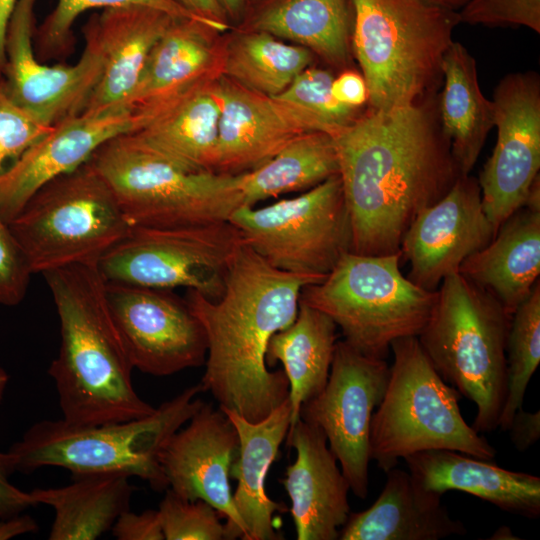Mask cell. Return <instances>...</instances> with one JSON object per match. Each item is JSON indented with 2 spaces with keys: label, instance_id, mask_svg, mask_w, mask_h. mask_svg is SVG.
Instances as JSON below:
<instances>
[{
  "label": "cell",
  "instance_id": "cell-1",
  "mask_svg": "<svg viewBox=\"0 0 540 540\" xmlns=\"http://www.w3.org/2000/svg\"><path fill=\"white\" fill-rule=\"evenodd\" d=\"M429 96L360 115L334 137L352 252L400 253L404 234L461 175Z\"/></svg>",
  "mask_w": 540,
  "mask_h": 540
},
{
  "label": "cell",
  "instance_id": "cell-2",
  "mask_svg": "<svg viewBox=\"0 0 540 540\" xmlns=\"http://www.w3.org/2000/svg\"><path fill=\"white\" fill-rule=\"evenodd\" d=\"M318 280L279 270L244 243L220 298L188 290L185 299L207 339L200 384L219 403L251 422L268 416L289 396L283 370L270 371L271 337L296 319L303 287Z\"/></svg>",
  "mask_w": 540,
  "mask_h": 540
},
{
  "label": "cell",
  "instance_id": "cell-3",
  "mask_svg": "<svg viewBox=\"0 0 540 540\" xmlns=\"http://www.w3.org/2000/svg\"><path fill=\"white\" fill-rule=\"evenodd\" d=\"M60 323V347L48 373L62 419L75 425L123 422L151 415L132 382L133 362L110 312L97 263L42 274Z\"/></svg>",
  "mask_w": 540,
  "mask_h": 540
},
{
  "label": "cell",
  "instance_id": "cell-4",
  "mask_svg": "<svg viewBox=\"0 0 540 540\" xmlns=\"http://www.w3.org/2000/svg\"><path fill=\"white\" fill-rule=\"evenodd\" d=\"M511 318L489 292L455 272L437 289L433 311L417 336L440 377L476 405L472 427L480 434L499 426Z\"/></svg>",
  "mask_w": 540,
  "mask_h": 540
},
{
  "label": "cell",
  "instance_id": "cell-5",
  "mask_svg": "<svg viewBox=\"0 0 540 540\" xmlns=\"http://www.w3.org/2000/svg\"><path fill=\"white\" fill-rule=\"evenodd\" d=\"M351 46L372 110L415 104L442 76L458 13L434 0H350Z\"/></svg>",
  "mask_w": 540,
  "mask_h": 540
},
{
  "label": "cell",
  "instance_id": "cell-6",
  "mask_svg": "<svg viewBox=\"0 0 540 540\" xmlns=\"http://www.w3.org/2000/svg\"><path fill=\"white\" fill-rule=\"evenodd\" d=\"M202 385L186 388L148 416L123 422L75 425L60 420L33 424L8 450L16 471L47 466L75 474L121 473L138 477L152 489H168L160 454L172 437L205 402Z\"/></svg>",
  "mask_w": 540,
  "mask_h": 540
},
{
  "label": "cell",
  "instance_id": "cell-7",
  "mask_svg": "<svg viewBox=\"0 0 540 540\" xmlns=\"http://www.w3.org/2000/svg\"><path fill=\"white\" fill-rule=\"evenodd\" d=\"M131 228L228 221L243 205L238 175L191 169L135 132L115 136L89 158Z\"/></svg>",
  "mask_w": 540,
  "mask_h": 540
},
{
  "label": "cell",
  "instance_id": "cell-8",
  "mask_svg": "<svg viewBox=\"0 0 540 540\" xmlns=\"http://www.w3.org/2000/svg\"><path fill=\"white\" fill-rule=\"evenodd\" d=\"M384 396L372 415L370 458L385 473L399 459L450 449L492 461L496 449L464 420L460 393L437 373L418 337L394 340Z\"/></svg>",
  "mask_w": 540,
  "mask_h": 540
},
{
  "label": "cell",
  "instance_id": "cell-9",
  "mask_svg": "<svg viewBox=\"0 0 540 540\" xmlns=\"http://www.w3.org/2000/svg\"><path fill=\"white\" fill-rule=\"evenodd\" d=\"M400 258L348 252L323 281L303 287L300 301L328 315L353 348L386 359L394 340L420 334L437 300V290L401 273Z\"/></svg>",
  "mask_w": 540,
  "mask_h": 540
},
{
  "label": "cell",
  "instance_id": "cell-10",
  "mask_svg": "<svg viewBox=\"0 0 540 540\" xmlns=\"http://www.w3.org/2000/svg\"><path fill=\"white\" fill-rule=\"evenodd\" d=\"M9 226L33 274L97 263L131 229L88 161L37 190Z\"/></svg>",
  "mask_w": 540,
  "mask_h": 540
},
{
  "label": "cell",
  "instance_id": "cell-11",
  "mask_svg": "<svg viewBox=\"0 0 540 540\" xmlns=\"http://www.w3.org/2000/svg\"><path fill=\"white\" fill-rule=\"evenodd\" d=\"M273 267L323 281L352 252V229L339 174L298 197L261 208L241 205L228 220Z\"/></svg>",
  "mask_w": 540,
  "mask_h": 540
},
{
  "label": "cell",
  "instance_id": "cell-12",
  "mask_svg": "<svg viewBox=\"0 0 540 540\" xmlns=\"http://www.w3.org/2000/svg\"><path fill=\"white\" fill-rule=\"evenodd\" d=\"M245 243L229 221L174 227L131 228L97 262L105 281L221 297L229 267Z\"/></svg>",
  "mask_w": 540,
  "mask_h": 540
},
{
  "label": "cell",
  "instance_id": "cell-13",
  "mask_svg": "<svg viewBox=\"0 0 540 540\" xmlns=\"http://www.w3.org/2000/svg\"><path fill=\"white\" fill-rule=\"evenodd\" d=\"M389 371L385 359L337 341L325 387L300 408V418L324 432L350 491L360 499L369 492L370 426Z\"/></svg>",
  "mask_w": 540,
  "mask_h": 540
},
{
  "label": "cell",
  "instance_id": "cell-14",
  "mask_svg": "<svg viewBox=\"0 0 540 540\" xmlns=\"http://www.w3.org/2000/svg\"><path fill=\"white\" fill-rule=\"evenodd\" d=\"M37 0H18L5 40L2 78L10 99L48 126L82 114L100 79L102 56L94 34L83 27L85 47L76 64L47 65L34 50Z\"/></svg>",
  "mask_w": 540,
  "mask_h": 540
},
{
  "label": "cell",
  "instance_id": "cell-15",
  "mask_svg": "<svg viewBox=\"0 0 540 540\" xmlns=\"http://www.w3.org/2000/svg\"><path fill=\"white\" fill-rule=\"evenodd\" d=\"M105 291L134 368L163 377L205 364L206 334L186 300L127 283L106 281Z\"/></svg>",
  "mask_w": 540,
  "mask_h": 540
},
{
  "label": "cell",
  "instance_id": "cell-16",
  "mask_svg": "<svg viewBox=\"0 0 540 540\" xmlns=\"http://www.w3.org/2000/svg\"><path fill=\"white\" fill-rule=\"evenodd\" d=\"M497 142L479 176L483 209L495 231L524 205L540 169V81L534 72L513 73L493 100Z\"/></svg>",
  "mask_w": 540,
  "mask_h": 540
},
{
  "label": "cell",
  "instance_id": "cell-17",
  "mask_svg": "<svg viewBox=\"0 0 540 540\" xmlns=\"http://www.w3.org/2000/svg\"><path fill=\"white\" fill-rule=\"evenodd\" d=\"M238 448L231 420L220 408L204 403L169 439L160 463L169 489L192 501H206L226 518V539L246 540L229 481Z\"/></svg>",
  "mask_w": 540,
  "mask_h": 540
},
{
  "label": "cell",
  "instance_id": "cell-18",
  "mask_svg": "<svg viewBox=\"0 0 540 540\" xmlns=\"http://www.w3.org/2000/svg\"><path fill=\"white\" fill-rule=\"evenodd\" d=\"M496 231L482 205L476 178L460 175L448 193L424 209L403 236L400 254L410 263L407 276L436 291L470 255L485 247Z\"/></svg>",
  "mask_w": 540,
  "mask_h": 540
},
{
  "label": "cell",
  "instance_id": "cell-19",
  "mask_svg": "<svg viewBox=\"0 0 540 540\" xmlns=\"http://www.w3.org/2000/svg\"><path fill=\"white\" fill-rule=\"evenodd\" d=\"M151 117L124 107L57 124L0 175V215L9 223L46 183L86 163L107 140L139 130Z\"/></svg>",
  "mask_w": 540,
  "mask_h": 540
},
{
  "label": "cell",
  "instance_id": "cell-20",
  "mask_svg": "<svg viewBox=\"0 0 540 540\" xmlns=\"http://www.w3.org/2000/svg\"><path fill=\"white\" fill-rule=\"evenodd\" d=\"M287 446L296 451L281 479L291 501L297 540H337L351 511L349 483L316 425L301 418L289 428Z\"/></svg>",
  "mask_w": 540,
  "mask_h": 540
},
{
  "label": "cell",
  "instance_id": "cell-21",
  "mask_svg": "<svg viewBox=\"0 0 540 540\" xmlns=\"http://www.w3.org/2000/svg\"><path fill=\"white\" fill-rule=\"evenodd\" d=\"M216 93L221 111L214 172L236 175L253 170L297 136L312 131L285 103L223 75L217 79Z\"/></svg>",
  "mask_w": 540,
  "mask_h": 540
},
{
  "label": "cell",
  "instance_id": "cell-22",
  "mask_svg": "<svg viewBox=\"0 0 540 540\" xmlns=\"http://www.w3.org/2000/svg\"><path fill=\"white\" fill-rule=\"evenodd\" d=\"M174 19L143 5L105 8L90 17L85 27L98 42L102 72L82 114L131 107L148 56Z\"/></svg>",
  "mask_w": 540,
  "mask_h": 540
},
{
  "label": "cell",
  "instance_id": "cell-23",
  "mask_svg": "<svg viewBox=\"0 0 540 540\" xmlns=\"http://www.w3.org/2000/svg\"><path fill=\"white\" fill-rule=\"evenodd\" d=\"M220 34L196 19H174L153 46L130 106L154 116L187 90L219 77Z\"/></svg>",
  "mask_w": 540,
  "mask_h": 540
},
{
  "label": "cell",
  "instance_id": "cell-24",
  "mask_svg": "<svg viewBox=\"0 0 540 540\" xmlns=\"http://www.w3.org/2000/svg\"><path fill=\"white\" fill-rule=\"evenodd\" d=\"M408 471L424 489L443 495L450 490L471 494L504 512L537 519L540 477L507 470L450 449H430L404 458Z\"/></svg>",
  "mask_w": 540,
  "mask_h": 540
},
{
  "label": "cell",
  "instance_id": "cell-25",
  "mask_svg": "<svg viewBox=\"0 0 540 540\" xmlns=\"http://www.w3.org/2000/svg\"><path fill=\"white\" fill-rule=\"evenodd\" d=\"M376 501L350 513L341 540H439L467 533L441 502L442 495L422 488L409 471L388 470Z\"/></svg>",
  "mask_w": 540,
  "mask_h": 540
},
{
  "label": "cell",
  "instance_id": "cell-26",
  "mask_svg": "<svg viewBox=\"0 0 540 540\" xmlns=\"http://www.w3.org/2000/svg\"><path fill=\"white\" fill-rule=\"evenodd\" d=\"M221 410L233 423L239 439L238 459L232 470L238 481L233 501L245 526L246 540H281L282 534L275 529L274 513H284L287 507L268 496L265 480L290 427V399L286 398L258 422Z\"/></svg>",
  "mask_w": 540,
  "mask_h": 540
},
{
  "label": "cell",
  "instance_id": "cell-27",
  "mask_svg": "<svg viewBox=\"0 0 540 540\" xmlns=\"http://www.w3.org/2000/svg\"><path fill=\"white\" fill-rule=\"evenodd\" d=\"M461 275L489 292L512 315L540 275V210L522 206L492 240L461 264Z\"/></svg>",
  "mask_w": 540,
  "mask_h": 540
},
{
  "label": "cell",
  "instance_id": "cell-28",
  "mask_svg": "<svg viewBox=\"0 0 540 540\" xmlns=\"http://www.w3.org/2000/svg\"><path fill=\"white\" fill-rule=\"evenodd\" d=\"M121 473L72 475V482L54 488L29 491L35 505L53 508L50 540H94L110 530L129 509L133 487Z\"/></svg>",
  "mask_w": 540,
  "mask_h": 540
},
{
  "label": "cell",
  "instance_id": "cell-29",
  "mask_svg": "<svg viewBox=\"0 0 540 540\" xmlns=\"http://www.w3.org/2000/svg\"><path fill=\"white\" fill-rule=\"evenodd\" d=\"M441 71L444 78L438 106L441 128L460 174L468 175L494 127V104L483 95L476 62L461 43L450 44Z\"/></svg>",
  "mask_w": 540,
  "mask_h": 540
},
{
  "label": "cell",
  "instance_id": "cell-30",
  "mask_svg": "<svg viewBox=\"0 0 540 540\" xmlns=\"http://www.w3.org/2000/svg\"><path fill=\"white\" fill-rule=\"evenodd\" d=\"M217 79L187 90L134 132L185 166L214 172L221 111Z\"/></svg>",
  "mask_w": 540,
  "mask_h": 540
},
{
  "label": "cell",
  "instance_id": "cell-31",
  "mask_svg": "<svg viewBox=\"0 0 540 540\" xmlns=\"http://www.w3.org/2000/svg\"><path fill=\"white\" fill-rule=\"evenodd\" d=\"M336 330L328 315L299 301L294 322L269 341L266 363L274 366L280 362L289 382L290 427L300 419L302 404L320 393L328 381L338 341Z\"/></svg>",
  "mask_w": 540,
  "mask_h": 540
},
{
  "label": "cell",
  "instance_id": "cell-32",
  "mask_svg": "<svg viewBox=\"0 0 540 540\" xmlns=\"http://www.w3.org/2000/svg\"><path fill=\"white\" fill-rule=\"evenodd\" d=\"M352 23L350 0H266L247 29L291 41L344 67L350 57Z\"/></svg>",
  "mask_w": 540,
  "mask_h": 540
},
{
  "label": "cell",
  "instance_id": "cell-33",
  "mask_svg": "<svg viewBox=\"0 0 540 540\" xmlns=\"http://www.w3.org/2000/svg\"><path fill=\"white\" fill-rule=\"evenodd\" d=\"M339 174L334 137L326 132L303 133L261 166L238 175L243 205L282 194L307 191Z\"/></svg>",
  "mask_w": 540,
  "mask_h": 540
},
{
  "label": "cell",
  "instance_id": "cell-34",
  "mask_svg": "<svg viewBox=\"0 0 540 540\" xmlns=\"http://www.w3.org/2000/svg\"><path fill=\"white\" fill-rule=\"evenodd\" d=\"M313 60L300 45L257 30L246 29L223 45L221 75L253 92L281 94Z\"/></svg>",
  "mask_w": 540,
  "mask_h": 540
},
{
  "label": "cell",
  "instance_id": "cell-35",
  "mask_svg": "<svg viewBox=\"0 0 540 540\" xmlns=\"http://www.w3.org/2000/svg\"><path fill=\"white\" fill-rule=\"evenodd\" d=\"M540 363V283L512 314L507 347V394L499 419L506 431L514 414L523 408L531 377Z\"/></svg>",
  "mask_w": 540,
  "mask_h": 540
},
{
  "label": "cell",
  "instance_id": "cell-36",
  "mask_svg": "<svg viewBox=\"0 0 540 540\" xmlns=\"http://www.w3.org/2000/svg\"><path fill=\"white\" fill-rule=\"evenodd\" d=\"M129 5H143L164 11L176 18L205 20L190 13L173 0H57L53 10L35 29L34 50L39 61L64 59L74 50L73 25L84 12ZM213 28V27H212Z\"/></svg>",
  "mask_w": 540,
  "mask_h": 540
},
{
  "label": "cell",
  "instance_id": "cell-37",
  "mask_svg": "<svg viewBox=\"0 0 540 540\" xmlns=\"http://www.w3.org/2000/svg\"><path fill=\"white\" fill-rule=\"evenodd\" d=\"M331 72L308 67L279 95L278 100L299 114L312 131L335 136L360 115L359 109L340 103L332 93Z\"/></svg>",
  "mask_w": 540,
  "mask_h": 540
},
{
  "label": "cell",
  "instance_id": "cell-38",
  "mask_svg": "<svg viewBox=\"0 0 540 540\" xmlns=\"http://www.w3.org/2000/svg\"><path fill=\"white\" fill-rule=\"evenodd\" d=\"M158 513L165 540L226 539L222 514L204 500L192 501L168 488Z\"/></svg>",
  "mask_w": 540,
  "mask_h": 540
},
{
  "label": "cell",
  "instance_id": "cell-39",
  "mask_svg": "<svg viewBox=\"0 0 540 540\" xmlns=\"http://www.w3.org/2000/svg\"><path fill=\"white\" fill-rule=\"evenodd\" d=\"M53 127L16 105L8 96L0 74V175Z\"/></svg>",
  "mask_w": 540,
  "mask_h": 540
},
{
  "label": "cell",
  "instance_id": "cell-40",
  "mask_svg": "<svg viewBox=\"0 0 540 540\" xmlns=\"http://www.w3.org/2000/svg\"><path fill=\"white\" fill-rule=\"evenodd\" d=\"M457 13L459 23L525 27L540 33V0H468Z\"/></svg>",
  "mask_w": 540,
  "mask_h": 540
},
{
  "label": "cell",
  "instance_id": "cell-41",
  "mask_svg": "<svg viewBox=\"0 0 540 540\" xmlns=\"http://www.w3.org/2000/svg\"><path fill=\"white\" fill-rule=\"evenodd\" d=\"M33 275L9 223L0 215V305L16 306L26 296Z\"/></svg>",
  "mask_w": 540,
  "mask_h": 540
},
{
  "label": "cell",
  "instance_id": "cell-42",
  "mask_svg": "<svg viewBox=\"0 0 540 540\" xmlns=\"http://www.w3.org/2000/svg\"><path fill=\"white\" fill-rule=\"evenodd\" d=\"M118 540H164L158 510H147L140 514L124 511L112 528Z\"/></svg>",
  "mask_w": 540,
  "mask_h": 540
},
{
  "label": "cell",
  "instance_id": "cell-43",
  "mask_svg": "<svg viewBox=\"0 0 540 540\" xmlns=\"http://www.w3.org/2000/svg\"><path fill=\"white\" fill-rule=\"evenodd\" d=\"M16 471L14 458L0 451V517H11L34 506L29 492L22 491L10 482Z\"/></svg>",
  "mask_w": 540,
  "mask_h": 540
},
{
  "label": "cell",
  "instance_id": "cell-44",
  "mask_svg": "<svg viewBox=\"0 0 540 540\" xmlns=\"http://www.w3.org/2000/svg\"><path fill=\"white\" fill-rule=\"evenodd\" d=\"M514 447L524 452L540 438V411L527 412L523 408L516 411L507 430Z\"/></svg>",
  "mask_w": 540,
  "mask_h": 540
},
{
  "label": "cell",
  "instance_id": "cell-45",
  "mask_svg": "<svg viewBox=\"0 0 540 540\" xmlns=\"http://www.w3.org/2000/svg\"><path fill=\"white\" fill-rule=\"evenodd\" d=\"M332 93L340 103L360 108L368 102V89L362 75L354 71H344L332 82Z\"/></svg>",
  "mask_w": 540,
  "mask_h": 540
},
{
  "label": "cell",
  "instance_id": "cell-46",
  "mask_svg": "<svg viewBox=\"0 0 540 540\" xmlns=\"http://www.w3.org/2000/svg\"><path fill=\"white\" fill-rule=\"evenodd\" d=\"M195 16L208 22L214 29L224 33L230 22L218 0H173Z\"/></svg>",
  "mask_w": 540,
  "mask_h": 540
},
{
  "label": "cell",
  "instance_id": "cell-47",
  "mask_svg": "<svg viewBox=\"0 0 540 540\" xmlns=\"http://www.w3.org/2000/svg\"><path fill=\"white\" fill-rule=\"evenodd\" d=\"M37 529L36 521L28 515L0 517V540L35 532Z\"/></svg>",
  "mask_w": 540,
  "mask_h": 540
},
{
  "label": "cell",
  "instance_id": "cell-48",
  "mask_svg": "<svg viewBox=\"0 0 540 540\" xmlns=\"http://www.w3.org/2000/svg\"><path fill=\"white\" fill-rule=\"evenodd\" d=\"M18 0H0V74L5 63V40L7 28Z\"/></svg>",
  "mask_w": 540,
  "mask_h": 540
},
{
  "label": "cell",
  "instance_id": "cell-49",
  "mask_svg": "<svg viewBox=\"0 0 540 540\" xmlns=\"http://www.w3.org/2000/svg\"><path fill=\"white\" fill-rule=\"evenodd\" d=\"M229 22L241 20L247 11L248 0H218Z\"/></svg>",
  "mask_w": 540,
  "mask_h": 540
},
{
  "label": "cell",
  "instance_id": "cell-50",
  "mask_svg": "<svg viewBox=\"0 0 540 540\" xmlns=\"http://www.w3.org/2000/svg\"><path fill=\"white\" fill-rule=\"evenodd\" d=\"M436 3L453 11H459L468 0H434Z\"/></svg>",
  "mask_w": 540,
  "mask_h": 540
},
{
  "label": "cell",
  "instance_id": "cell-51",
  "mask_svg": "<svg viewBox=\"0 0 540 540\" xmlns=\"http://www.w3.org/2000/svg\"><path fill=\"white\" fill-rule=\"evenodd\" d=\"M492 536L490 539H518V537H513L514 535L508 527H500Z\"/></svg>",
  "mask_w": 540,
  "mask_h": 540
},
{
  "label": "cell",
  "instance_id": "cell-52",
  "mask_svg": "<svg viewBox=\"0 0 540 540\" xmlns=\"http://www.w3.org/2000/svg\"><path fill=\"white\" fill-rule=\"evenodd\" d=\"M8 380L9 376L7 372L2 367H0V403L3 399Z\"/></svg>",
  "mask_w": 540,
  "mask_h": 540
}]
</instances>
